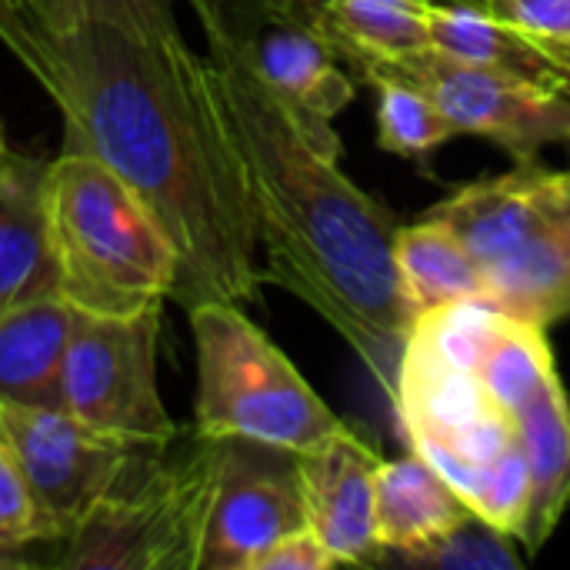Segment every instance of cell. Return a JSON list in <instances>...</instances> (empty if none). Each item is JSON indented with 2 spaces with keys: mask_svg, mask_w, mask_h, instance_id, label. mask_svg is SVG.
<instances>
[{
  "mask_svg": "<svg viewBox=\"0 0 570 570\" xmlns=\"http://www.w3.org/2000/svg\"><path fill=\"white\" fill-rule=\"evenodd\" d=\"M23 3L43 33H63L90 20L124 27L137 37L180 30L170 0H23Z\"/></svg>",
  "mask_w": 570,
  "mask_h": 570,
  "instance_id": "cell-22",
  "label": "cell"
},
{
  "mask_svg": "<svg viewBox=\"0 0 570 570\" xmlns=\"http://www.w3.org/2000/svg\"><path fill=\"white\" fill-rule=\"evenodd\" d=\"M441 3H471V7H481V0H441Z\"/></svg>",
  "mask_w": 570,
  "mask_h": 570,
  "instance_id": "cell-30",
  "label": "cell"
},
{
  "mask_svg": "<svg viewBox=\"0 0 570 570\" xmlns=\"http://www.w3.org/2000/svg\"><path fill=\"white\" fill-rule=\"evenodd\" d=\"M77 307L47 291L0 314V404L60 407V374Z\"/></svg>",
  "mask_w": 570,
  "mask_h": 570,
  "instance_id": "cell-14",
  "label": "cell"
},
{
  "mask_svg": "<svg viewBox=\"0 0 570 570\" xmlns=\"http://www.w3.org/2000/svg\"><path fill=\"white\" fill-rule=\"evenodd\" d=\"M50 531L37 508V498L0 434V551H23L33 541H47Z\"/></svg>",
  "mask_w": 570,
  "mask_h": 570,
  "instance_id": "cell-25",
  "label": "cell"
},
{
  "mask_svg": "<svg viewBox=\"0 0 570 570\" xmlns=\"http://www.w3.org/2000/svg\"><path fill=\"white\" fill-rule=\"evenodd\" d=\"M394 267L407 327L434 307L464 297H484L478 261L454 234V227L434 214H424L417 224L397 227Z\"/></svg>",
  "mask_w": 570,
  "mask_h": 570,
  "instance_id": "cell-17",
  "label": "cell"
},
{
  "mask_svg": "<svg viewBox=\"0 0 570 570\" xmlns=\"http://www.w3.org/2000/svg\"><path fill=\"white\" fill-rule=\"evenodd\" d=\"M43 47L63 150L110 167L167 230L180 261L170 297L184 307L254 301L257 220L210 60L180 30L137 37L104 20L43 33Z\"/></svg>",
  "mask_w": 570,
  "mask_h": 570,
  "instance_id": "cell-1",
  "label": "cell"
},
{
  "mask_svg": "<svg viewBox=\"0 0 570 570\" xmlns=\"http://www.w3.org/2000/svg\"><path fill=\"white\" fill-rule=\"evenodd\" d=\"M484 297L508 317L551 327L570 314V197L481 267Z\"/></svg>",
  "mask_w": 570,
  "mask_h": 570,
  "instance_id": "cell-12",
  "label": "cell"
},
{
  "mask_svg": "<svg viewBox=\"0 0 570 570\" xmlns=\"http://www.w3.org/2000/svg\"><path fill=\"white\" fill-rule=\"evenodd\" d=\"M431 0H327L314 27L341 60L377 67L428 47Z\"/></svg>",
  "mask_w": 570,
  "mask_h": 570,
  "instance_id": "cell-19",
  "label": "cell"
},
{
  "mask_svg": "<svg viewBox=\"0 0 570 570\" xmlns=\"http://www.w3.org/2000/svg\"><path fill=\"white\" fill-rule=\"evenodd\" d=\"M43 167L20 154L0 164V314L57 291L43 220Z\"/></svg>",
  "mask_w": 570,
  "mask_h": 570,
  "instance_id": "cell-15",
  "label": "cell"
},
{
  "mask_svg": "<svg viewBox=\"0 0 570 570\" xmlns=\"http://www.w3.org/2000/svg\"><path fill=\"white\" fill-rule=\"evenodd\" d=\"M544 331L548 327L504 317L494 344L488 347L478 367V377L488 394L511 414H518L558 374L554 351Z\"/></svg>",
  "mask_w": 570,
  "mask_h": 570,
  "instance_id": "cell-21",
  "label": "cell"
},
{
  "mask_svg": "<svg viewBox=\"0 0 570 570\" xmlns=\"http://www.w3.org/2000/svg\"><path fill=\"white\" fill-rule=\"evenodd\" d=\"M187 314L197 351L194 431L301 454L344 428L240 304L210 301Z\"/></svg>",
  "mask_w": 570,
  "mask_h": 570,
  "instance_id": "cell-5",
  "label": "cell"
},
{
  "mask_svg": "<svg viewBox=\"0 0 570 570\" xmlns=\"http://www.w3.org/2000/svg\"><path fill=\"white\" fill-rule=\"evenodd\" d=\"M43 220L57 291L77 311L124 317L174 294V240L100 160L63 150L43 167Z\"/></svg>",
  "mask_w": 570,
  "mask_h": 570,
  "instance_id": "cell-3",
  "label": "cell"
},
{
  "mask_svg": "<svg viewBox=\"0 0 570 570\" xmlns=\"http://www.w3.org/2000/svg\"><path fill=\"white\" fill-rule=\"evenodd\" d=\"M568 140H570V137H568Z\"/></svg>",
  "mask_w": 570,
  "mask_h": 570,
  "instance_id": "cell-31",
  "label": "cell"
},
{
  "mask_svg": "<svg viewBox=\"0 0 570 570\" xmlns=\"http://www.w3.org/2000/svg\"><path fill=\"white\" fill-rule=\"evenodd\" d=\"M511 541H514L511 534H501L498 528L471 518L468 524H461L458 531H451L448 538H441L438 544L401 564L448 570H521L524 561L518 558Z\"/></svg>",
  "mask_w": 570,
  "mask_h": 570,
  "instance_id": "cell-23",
  "label": "cell"
},
{
  "mask_svg": "<svg viewBox=\"0 0 570 570\" xmlns=\"http://www.w3.org/2000/svg\"><path fill=\"white\" fill-rule=\"evenodd\" d=\"M324 3L327 0H261V7H267L271 13L287 17V20H304V23H314Z\"/></svg>",
  "mask_w": 570,
  "mask_h": 570,
  "instance_id": "cell-28",
  "label": "cell"
},
{
  "mask_svg": "<svg viewBox=\"0 0 570 570\" xmlns=\"http://www.w3.org/2000/svg\"><path fill=\"white\" fill-rule=\"evenodd\" d=\"M157 341L160 307L124 317L77 311L60 374V407L130 444L174 441L180 428L160 397Z\"/></svg>",
  "mask_w": 570,
  "mask_h": 570,
  "instance_id": "cell-6",
  "label": "cell"
},
{
  "mask_svg": "<svg viewBox=\"0 0 570 570\" xmlns=\"http://www.w3.org/2000/svg\"><path fill=\"white\" fill-rule=\"evenodd\" d=\"M214 90L244 164L264 281L304 301L394 391L407 321L394 267V214L321 150L250 70L234 40L200 23Z\"/></svg>",
  "mask_w": 570,
  "mask_h": 570,
  "instance_id": "cell-2",
  "label": "cell"
},
{
  "mask_svg": "<svg viewBox=\"0 0 570 570\" xmlns=\"http://www.w3.org/2000/svg\"><path fill=\"white\" fill-rule=\"evenodd\" d=\"M307 531L294 451L227 438L197 570H250L281 538Z\"/></svg>",
  "mask_w": 570,
  "mask_h": 570,
  "instance_id": "cell-9",
  "label": "cell"
},
{
  "mask_svg": "<svg viewBox=\"0 0 570 570\" xmlns=\"http://www.w3.org/2000/svg\"><path fill=\"white\" fill-rule=\"evenodd\" d=\"M364 80L377 94V147L428 170V157L458 137L451 120L421 87L394 73L367 70Z\"/></svg>",
  "mask_w": 570,
  "mask_h": 570,
  "instance_id": "cell-20",
  "label": "cell"
},
{
  "mask_svg": "<svg viewBox=\"0 0 570 570\" xmlns=\"http://www.w3.org/2000/svg\"><path fill=\"white\" fill-rule=\"evenodd\" d=\"M307 528L337 564H377L374 474L384 461L347 424L327 441L294 454Z\"/></svg>",
  "mask_w": 570,
  "mask_h": 570,
  "instance_id": "cell-11",
  "label": "cell"
},
{
  "mask_svg": "<svg viewBox=\"0 0 570 570\" xmlns=\"http://www.w3.org/2000/svg\"><path fill=\"white\" fill-rule=\"evenodd\" d=\"M10 157H13V150L7 147V137H3V130H0V164H3V160H10Z\"/></svg>",
  "mask_w": 570,
  "mask_h": 570,
  "instance_id": "cell-29",
  "label": "cell"
},
{
  "mask_svg": "<svg viewBox=\"0 0 570 570\" xmlns=\"http://www.w3.org/2000/svg\"><path fill=\"white\" fill-rule=\"evenodd\" d=\"M481 10L538 43L570 83V0H481Z\"/></svg>",
  "mask_w": 570,
  "mask_h": 570,
  "instance_id": "cell-24",
  "label": "cell"
},
{
  "mask_svg": "<svg viewBox=\"0 0 570 570\" xmlns=\"http://www.w3.org/2000/svg\"><path fill=\"white\" fill-rule=\"evenodd\" d=\"M0 43L47 90V83H50V60H47V47H43V30L30 17L23 0H0Z\"/></svg>",
  "mask_w": 570,
  "mask_h": 570,
  "instance_id": "cell-26",
  "label": "cell"
},
{
  "mask_svg": "<svg viewBox=\"0 0 570 570\" xmlns=\"http://www.w3.org/2000/svg\"><path fill=\"white\" fill-rule=\"evenodd\" d=\"M428 47H434L454 60L474 63V67H491V70L558 83V87L570 90L564 73L548 60V53L538 43H531L524 33H518L504 20H498L488 10L471 7V3L431 0V7H428Z\"/></svg>",
  "mask_w": 570,
  "mask_h": 570,
  "instance_id": "cell-18",
  "label": "cell"
},
{
  "mask_svg": "<svg viewBox=\"0 0 570 570\" xmlns=\"http://www.w3.org/2000/svg\"><path fill=\"white\" fill-rule=\"evenodd\" d=\"M261 23L247 27L217 0H190L200 23L220 27L244 53L250 70L271 87V94L291 110L297 127L327 154L341 157L334 117L354 100L357 87L344 73L341 57L317 33L314 23L287 20L261 7Z\"/></svg>",
  "mask_w": 570,
  "mask_h": 570,
  "instance_id": "cell-10",
  "label": "cell"
},
{
  "mask_svg": "<svg viewBox=\"0 0 570 570\" xmlns=\"http://www.w3.org/2000/svg\"><path fill=\"white\" fill-rule=\"evenodd\" d=\"M337 568V558L317 541V534L297 531L281 538L274 548H267L250 570H331Z\"/></svg>",
  "mask_w": 570,
  "mask_h": 570,
  "instance_id": "cell-27",
  "label": "cell"
},
{
  "mask_svg": "<svg viewBox=\"0 0 570 570\" xmlns=\"http://www.w3.org/2000/svg\"><path fill=\"white\" fill-rule=\"evenodd\" d=\"M394 73L421 87L458 134H478L498 144L514 164H534L544 144L570 137V90L558 83L474 67L434 47L397 60L364 67Z\"/></svg>",
  "mask_w": 570,
  "mask_h": 570,
  "instance_id": "cell-7",
  "label": "cell"
},
{
  "mask_svg": "<svg viewBox=\"0 0 570 570\" xmlns=\"http://www.w3.org/2000/svg\"><path fill=\"white\" fill-rule=\"evenodd\" d=\"M514 417L531 478L521 544L528 554H538L570 504V401L561 374H554Z\"/></svg>",
  "mask_w": 570,
  "mask_h": 570,
  "instance_id": "cell-16",
  "label": "cell"
},
{
  "mask_svg": "<svg viewBox=\"0 0 570 570\" xmlns=\"http://www.w3.org/2000/svg\"><path fill=\"white\" fill-rule=\"evenodd\" d=\"M0 434L37 498L50 538H67L144 448L110 438L63 407L30 404H0Z\"/></svg>",
  "mask_w": 570,
  "mask_h": 570,
  "instance_id": "cell-8",
  "label": "cell"
},
{
  "mask_svg": "<svg viewBox=\"0 0 570 570\" xmlns=\"http://www.w3.org/2000/svg\"><path fill=\"white\" fill-rule=\"evenodd\" d=\"M474 514L454 494V488L411 451L401 461H381L374 474V538L381 548L377 561H407Z\"/></svg>",
  "mask_w": 570,
  "mask_h": 570,
  "instance_id": "cell-13",
  "label": "cell"
},
{
  "mask_svg": "<svg viewBox=\"0 0 570 570\" xmlns=\"http://www.w3.org/2000/svg\"><path fill=\"white\" fill-rule=\"evenodd\" d=\"M220 441L194 431L144 444L117 484L67 534V570H197Z\"/></svg>",
  "mask_w": 570,
  "mask_h": 570,
  "instance_id": "cell-4",
  "label": "cell"
}]
</instances>
